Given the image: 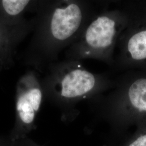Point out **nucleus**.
Wrapping results in <instances>:
<instances>
[{"label": "nucleus", "instance_id": "1", "mask_svg": "<svg viewBox=\"0 0 146 146\" xmlns=\"http://www.w3.org/2000/svg\"><path fill=\"white\" fill-rule=\"evenodd\" d=\"M88 0L38 1L31 19L32 35L18 60L37 72L58 61L62 50L75 42L98 12L110 4Z\"/></svg>", "mask_w": 146, "mask_h": 146}, {"label": "nucleus", "instance_id": "2", "mask_svg": "<svg viewBox=\"0 0 146 146\" xmlns=\"http://www.w3.org/2000/svg\"><path fill=\"white\" fill-rule=\"evenodd\" d=\"M41 78L44 98L56 106L64 120L76 115V106L106 93L115 84L106 74L91 72L81 61L64 60L49 64Z\"/></svg>", "mask_w": 146, "mask_h": 146}, {"label": "nucleus", "instance_id": "3", "mask_svg": "<svg viewBox=\"0 0 146 146\" xmlns=\"http://www.w3.org/2000/svg\"><path fill=\"white\" fill-rule=\"evenodd\" d=\"M109 6L94 16L78 40L66 50L65 60L92 59L113 68L116 44L126 26L128 16L122 6L115 8Z\"/></svg>", "mask_w": 146, "mask_h": 146}, {"label": "nucleus", "instance_id": "4", "mask_svg": "<svg viewBox=\"0 0 146 146\" xmlns=\"http://www.w3.org/2000/svg\"><path fill=\"white\" fill-rule=\"evenodd\" d=\"M107 94L92 100L100 116L113 126L124 128L146 123V77L121 74Z\"/></svg>", "mask_w": 146, "mask_h": 146}, {"label": "nucleus", "instance_id": "5", "mask_svg": "<svg viewBox=\"0 0 146 146\" xmlns=\"http://www.w3.org/2000/svg\"><path fill=\"white\" fill-rule=\"evenodd\" d=\"M41 78L37 71L29 69L17 82L15 122L9 135L13 141L28 136L35 128L37 115L44 98Z\"/></svg>", "mask_w": 146, "mask_h": 146}, {"label": "nucleus", "instance_id": "6", "mask_svg": "<svg viewBox=\"0 0 146 146\" xmlns=\"http://www.w3.org/2000/svg\"><path fill=\"white\" fill-rule=\"evenodd\" d=\"M31 19L25 25L11 26L0 21V66L9 69L15 66V56L19 44L31 33Z\"/></svg>", "mask_w": 146, "mask_h": 146}, {"label": "nucleus", "instance_id": "7", "mask_svg": "<svg viewBox=\"0 0 146 146\" xmlns=\"http://www.w3.org/2000/svg\"><path fill=\"white\" fill-rule=\"evenodd\" d=\"M38 1L0 0V21L11 26L25 25L30 20L24 17L27 13H35Z\"/></svg>", "mask_w": 146, "mask_h": 146}, {"label": "nucleus", "instance_id": "8", "mask_svg": "<svg viewBox=\"0 0 146 146\" xmlns=\"http://www.w3.org/2000/svg\"><path fill=\"white\" fill-rule=\"evenodd\" d=\"M121 146H146V123L137 125L135 133Z\"/></svg>", "mask_w": 146, "mask_h": 146}, {"label": "nucleus", "instance_id": "9", "mask_svg": "<svg viewBox=\"0 0 146 146\" xmlns=\"http://www.w3.org/2000/svg\"><path fill=\"white\" fill-rule=\"evenodd\" d=\"M0 146H16V145L9 135H0Z\"/></svg>", "mask_w": 146, "mask_h": 146}, {"label": "nucleus", "instance_id": "10", "mask_svg": "<svg viewBox=\"0 0 146 146\" xmlns=\"http://www.w3.org/2000/svg\"><path fill=\"white\" fill-rule=\"evenodd\" d=\"M2 69H3V68H2V67H1V66H0V73H1V70H2Z\"/></svg>", "mask_w": 146, "mask_h": 146}]
</instances>
